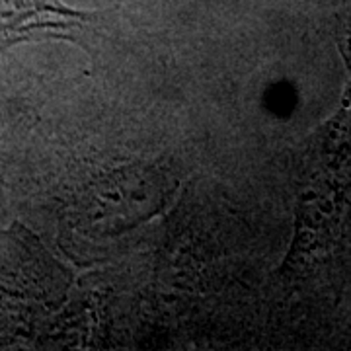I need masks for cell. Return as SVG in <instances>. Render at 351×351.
I'll return each instance as SVG.
<instances>
[{"label":"cell","instance_id":"6da1fadb","mask_svg":"<svg viewBox=\"0 0 351 351\" xmlns=\"http://www.w3.org/2000/svg\"><path fill=\"white\" fill-rule=\"evenodd\" d=\"M88 16L59 0H0V49L25 39H75L86 29Z\"/></svg>","mask_w":351,"mask_h":351}]
</instances>
